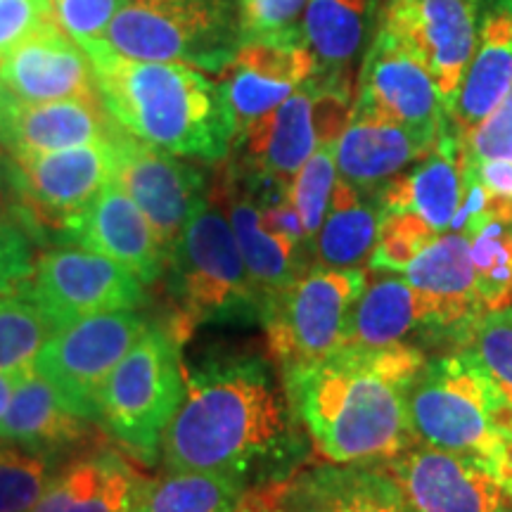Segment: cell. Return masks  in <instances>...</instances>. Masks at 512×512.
<instances>
[{"label":"cell","mask_w":512,"mask_h":512,"mask_svg":"<svg viewBox=\"0 0 512 512\" xmlns=\"http://www.w3.org/2000/svg\"><path fill=\"white\" fill-rule=\"evenodd\" d=\"M401 275L418 294L427 330L463 342L470 325L484 313L465 235L456 230L437 235Z\"/></svg>","instance_id":"e0dca14e"},{"label":"cell","mask_w":512,"mask_h":512,"mask_svg":"<svg viewBox=\"0 0 512 512\" xmlns=\"http://www.w3.org/2000/svg\"><path fill=\"white\" fill-rule=\"evenodd\" d=\"M441 233L427 226L413 211L384 214L368 266L377 273H403L406 266Z\"/></svg>","instance_id":"8d00e7d4"},{"label":"cell","mask_w":512,"mask_h":512,"mask_svg":"<svg viewBox=\"0 0 512 512\" xmlns=\"http://www.w3.org/2000/svg\"><path fill=\"white\" fill-rule=\"evenodd\" d=\"M12 105H15V98H12V93L5 88V83L0 81V126H3V121L8 117Z\"/></svg>","instance_id":"c3c4849f"},{"label":"cell","mask_w":512,"mask_h":512,"mask_svg":"<svg viewBox=\"0 0 512 512\" xmlns=\"http://www.w3.org/2000/svg\"><path fill=\"white\" fill-rule=\"evenodd\" d=\"M143 484L131 460L91 448L57 467L34 512H136Z\"/></svg>","instance_id":"cb8c5ba5"},{"label":"cell","mask_w":512,"mask_h":512,"mask_svg":"<svg viewBox=\"0 0 512 512\" xmlns=\"http://www.w3.org/2000/svg\"><path fill=\"white\" fill-rule=\"evenodd\" d=\"M126 0H50L55 24L81 48L105 41L107 29Z\"/></svg>","instance_id":"f35d334b"},{"label":"cell","mask_w":512,"mask_h":512,"mask_svg":"<svg viewBox=\"0 0 512 512\" xmlns=\"http://www.w3.org/2000/svg\"><path fill=\"white\" fill-rule=\"evenodd\" d=\"M437 140L389 121L351 117L335 143L337 178L358 190L377 192L430 155Z\"/></svg>","instance_id":"484cf974"},{"label":"cell","mask_w":512,"mask_h":512,"mask_svg":"<svg viewBox=\"0 0 512 512\" xmlns=\"http://www.w3.org/2000/svg\"><path fill=\"white\" fill-rule=\"evenodd\" d=\"M105 41L131 60L221 74L240 48V0H126Z\"/></svg>","instance_id":"52a82bcc"},{"label":"cell","mask_w":512,"mask_h":512,"mask_svg":"<svg viewBox=\"0 0 512 512\" xmlns=\"http://www.w3.org/2000/svg\"><path fill=\"white\" fill-rule=\"evenodd\" d=\"M460 347L475 356L512 413V309L482 313L465 332Z\"/></svg>","instance_id":"836d02e7"},{"label":"cell","mask_w":512,"mask_h":512,"mask_svg":"<svg viewBox=\"0 0 512 512\" xmlns=\"http://www.w3.org/2000/svg\"><path fill=\"white\" fill-rule=\"evenodd\" d=\"M375 477V489H377V501H380V510L382 512H418L415 508H411L406 501H403L399 491L394 489L392 484L384 479L377 470H370Z\"/></svg>","instance_id":"f6af8a7d"},{"label":"cell","mask_w":512,"mask_h":512,"mask_svg":"<svg viewBox=\"0 0 512 512\" xmlns=\"http://www.w3.org/2000/svg\"><path fill=\"white\" fill-rule=\"evenodd\" d=\"M330 475L313 472L249 486L228 512H328Z\"/></svg>","instance_id":"d6a6232c"},{"label":"cell","mask_w":512,"mask_h":512,"mask_svg":"<svg viewBox=\"0 0 512 512\" xmlns=\"http://www.w3.org/2000/svg\"><path fill=\"white\" fill-rule=\"evenodd\" d=\"M83 50L102 105L121 131L183 159L221 162L228 155L235 119L221 83L181 62L131 60L107 41Z\"/></svg>","instance_id":"3957f363"},{"label":"cell","mask_w":512,"mask_h":512,"mask_svg":"<svg viewBox=\"0 0 512 512\" xmlns=\"http://www.w3.org/2000/svg\"><path fill=\"white\" fill-rule=\"evenodd\" d=\"M375 5L377 0H309L302 31L318 72L347 76L349 64L366 43Z\"/></svg>","instance_id":"f546056e"},{"label":"cell","mask_w":512,"mask_h":512,"mask_svg":"<svg viewBox=\"0 0 512 512\" xmlns=\"http://www.w3.org/2000/svg\"><path fill=\"white\" fill-rule=\"evenodd\" d=\"M53 332V323L24 290L0 297V373L19 375L34 368Z\"/></svg>","instance_id":"1f68e13d"},{"label":"cell","mask_w":512,"mask_h":512,"mask_svg":"<svg viewBox=\"0 0 512 512\" xmlns=\"http://www.w3.org/2000/svg\"><path fill=\"white\" fill-rule=\"evenodd\" d=\"M50 19V0H0V60Z\"/></svg>","instance_id":"b9f144b4"},{"label":"cell","mask_w":512,"mask_h":512,"mask_svg":"<svg viewBox=\"0 0 512 512\" xmlns=\"http://www.w3.org/2000/svg\"><path fill=\"white\" fill-rule=\"evenodd\" d=\"M512 86V0H482L470 62L448 107L460 136L475 133L498 110Z\"/></svg>","instance_id":"d6986e66"},{"label":"cell","mask_w":512,"mask_h":512,"mask_svg":"<svg viewBox=\"0 0 512 512\" xmlns=\"http://www.w3.org/2000/svg\"><path fill=\"white\" fill-rule=\"evenodd\" d=\"M140 311H112L57 328L38 354L34 370L69 411L98 422L107 377L147 328Z\"/></svg>","instance_id":"9c48e42d"},{"label":"cell","mask_w":512,"mask_h":512,"mask_svg":"<svg viewBox=\"0 0 512 512\" xmlns=\"http://www.w3.org/2000/svg\"><path fill=\"white\" fill-rule=\"evenodd\" d=\"M351 117L389 121L427 138H439L451 124L432 74L384 29L363 57Z\"/></svg>","instance_id":"7c38bea8"},{"label":"cell","mask_w":512,"mask_h":512,"mask_svg":"<svg viewBox=\"0 0 512 512\" xmlns=\"http://www.w3.org/2000/svg\"><path fill=\"white\" fill-rule=\"evenodd\" d=\"M501 477H503L505 486H508L510 494H512V420L508 425V448H505V465H503Z\"/></svg>","instance_id":"7dc6e473"},{"label":"cell","mask_w":512,"mask_h":512,"mask_svg":"<svg viewBox=\"0 0 512 512\" xmlns=\"http://www.w3.org/2000/svg\"><path fill=\"white\" fill-rule=\"evenodd\" d=\"M382 219L384 209L377 192L358 190L337 178L328 214L313 240V259L323 268L366 266L373 256Z\"/></svg>","instance_id":"83f0119b"},{"label":"cell","mask_w":512,"mask_h":512,"mask_svg":"<svg viewBox=\"0 0 512 512\" xmlns=\"http://www.w3.org/2000/svg\"><path fill=\"white\" fill-rule=\"evenodd\" d=\"M24 292L55 330L98 313L138 311L145 304V285L136 275L79 245L43 254Z\"/></svg>","instance_id":"30bf717a"},{"label":"cell","mask_w":512,"mask_h":512,"mask_svg":"<svg viewBox=\"0 0 512 512\" xmlns=\"http://www.w3.org/2000/svg\"><path fill=\"white\" fill-rule=\"evenodd\" d=\"M420 328H427V316L408 280L401 273L368 271V283L351 306L344 347L408 344Z\"/></svg>","instance_id":"4316f807"},{"label":"cell","mask_w":512,"mask_h":512,"mask_svg":"<svg viewBox=\"0 0 512 512\" xmlns=\"http://www.w3.org/2000/svg\"><path fill=\"white\" fill-rule=\"evenodd\" d=\"M233 143L245 155L249 174L285 185L290 183L313 152L325 145L313 107L311 79L273 112L252 121Z\"/></svg>","instance_id":"7402d4cb"},{"label":"cell","mask_w":512,"mask_h":512,"mask_svg":"<svg viewBox=\"0 0 512 512\" xmlns=\"http://www.w3.org/2000/svg\"><path fill=\"white\" fill-rule=\"evenodd\" d=\"M221 200L228 202L226 216L264 311L275 294L283 292L304 273L306 249L297 240L268 226L261 214L259 195L247 176L242 183L228 181L223 185Z\"/></svg>","instance_id":"d4e9b609"},{"label":"cell","mask_w":512,"mask_h":512,"mask_svg":"<svg viewBox=\"0 0 512 512\" xmlns=\"http://www.w3.org/2000/svg\"><path fill=\"white\" fill-rule=\"evenodd\" d=\"M0 81L17 102L100 100L91 57L55 19L0 60Z\"/></svg>","instance_id":"2e32d148"},{"label":"cell","mask_w":512,"mask_h":512,"mask_svg":"<svg viewBox=\"0 0 512 512\" xmlns=\"http://www.w3.org/2000/svg\"><path fill=\"white\" fill-rule=\"evenodd\" d=\"M467 166L475 171L477 181L482 183V188L489 195L503 197V200L512 202V157L486 159V162H472V159H467Z\"/></svg>","instance_id":"ee69618b"},{"label":"cell","mask_w":512,"mask_h":512,"mask_svg":"<svg viewBox=\"0 0 512 512\" xmlns=\"http://www.w3.org/2000/svg\"><path fill=\"white\" fill-rule=\"evenodd\" d=\"M114 181L152 223L166 256L192 209L207 197V176L200 166L147 145L126 131L117 138Z\"/></svg>","instance_id":"5bb4252c"},{"label":"cell","mask_w":512,"mask_h":512,"mask_svg":"<svg viewBox=\"0 0 512 512\" xmlns=\"http://www.w3.org/2000/svg\"><path fill=\"white\" fill-rule=\"evenodd\" d=\"M309 0H240V43H306Z\"/></svg>","instance_id":"74e56055"},{"label":"cell","mask_w":512,"mask_h":512,"mask_svg":"<svg viewBox=\"0 0 512 512\" xmlns=\"http://www.w3.org/2000/svg\"><path fill=\"white\" fill-rule=\"evenodd\" d=\"M8 147H5V143H3V138H0V171H3V166H5V159H8Z\"/></svg>","instance_id":"681fc988"},{"label":"cell","mask_w":512,"mask_h":512,"mask_svg":"<svg viewBox=\"0 0 512 512\" xmlns=\"http://www.w3.org/2000/svg\"><path fill=\"white\" fill-rule=\"evenodd\" d=\"M34 268V249L24 230L0 221V297L27 290Z\"/></svg>","instance_id":"ab89813d"},{"label":"cell","mask_w":512,"mask_h":512,"mask_svg":"<svg viewBox=\"0 0 512 512\" xmlns=\"http://www.w3.org/2000/svg\"><path fill=\"white\" fill-rule=\"evenodd\" d=\"M418 512H512V494L494 467L413 444L375 467Z\"/></svg>","instance_id":"8fae6325"},{"label":"cell","mask_w":512,"mask_h":512,"mask_svg":"<svg viewBox=\"0 0 512 512\" xmlns=\"http://www.w3.org/2000/svg\"><path fill=\"white\" fill-rule=\"evenodd\" d=\"M463 233L470 247L477 297L484 313L512 304V202L486 192L484 207L467 219Z\"/></svg>","instance_id":"f1b7e54d"},{"label":"cell","mask_w":512,"mask_h":512,"mask_svg":"<svg viewBox=\"0 0 512 512\" xmlns=\"http://www.w3.org/2000/svg\"><path fill=\"white\" fill-rule=\"evenodd\" d=\"M368 283L363 268L304 271L261 311L268 354L280 375L323 361L344 347L351 306Z\"/></svg>","instance_id":"ba28073f"},{"label":"cell","mask_w":512,"mask_h":512,"mask_svg":"<svg viewBox=\"0 0 512 512\" xmlns=\"http://www.w3.org/2000/svg\"><path fill=\"white\" fill-rule=\"evenodd\" d=\"M183 344L171 323H150L102 387L100 427L147 465L162 456L166 427L183 401Z\"/></svg>","instance_id":"8992f818"},{"label":"cell","mask_w":512,"mask_h":512,"mask_svg":"<svg viewBox=\"0 0 512 512\" xmlns=\"http://www.w3.org/2000/svg\"><path fill=\"white\" fill-rule=\"evenodd\" d=\"M427 356L413 344L342 347L280 375L294 418L332 465L384 463L418 444L408 392Z\"/></svg>","instance_id":"7a4b0ae2"},{"label":"cell","mask_w":512,"mask_h":512,"mask_svg":"<svg viewBox=\"0 0 512 512\" xmlns=\"http://www.w3.org/2000/svg\"><path fill=\"white\" fill-rule=\"evenodd\" d=\"M55 472V460L0 441V512H34Z\"/></svg>","instance_id":"d590c367"},{"label":"cell","mask_w":512,"mask_h":512,"mask_svg":"<svg viewBox=\"0 0 512 512\" xmlns=\"http://www.w3.org/2000/svg\"><path fill=\"white\" fill-rule=\"evenodd\" d=\"M306 439L273 363L223 354L185 366V392L166 427V470L216 472L249 486L294 475Z\"/></svg>","instance_id":"6da1fadb"},{"label":"cell","mask_w":512,"mask_h":512,"mask_svg":"<svg viewBox=\"0 0 512 512\" xmlns=\"http://www.w3.org/2000/svg\"><path fill=\"white\" fill-rule=\"evenodd\" d=\"M249 489L240 477L197 470H166L145 479L136 512H228Z\"/></svg>","instance_id":"4dcf8cb0"},{"label":"cell","mask_w":512,"mask_h":512,"mask_svg":"<svg viewBox=\"0 0 512 512\" xmlns=\"http://www.w3.org/2000/svg\"><path fill=\"white\" fill-rule=\"evenodd\" d=\"M328 512H382L373 472L330 477Z\"/></svg>","instance_id":"7bdbcfd3"},{"label":"cell","mask_w":512,"mask_h":512,"mask_svg":"<svg viewBox=\"0 0 512 512\" xmlns=\"http://www.w3.org/2000/svg\"><path fill=\"white\" fill-rule=\"evenodd\" d=\"M15 382H17V375L0 373V425H3L5 415H8L12 392H15Z\"/></svg>","instance_id":"bcb514c9"},{"label":"cell","mask_w":512,"mask_h":512,"mask_svg":"<svg viewBox=\"0 0 512 512\" xmlns=\"http://www.w3.org/2000/svg\"><path fill=\"white\" fill-rule=\"evenodd\" d=\"M119 133L110 140L48 155L12 157L15 183L34 211L64 228L114 181Z\"/></svg>","instance_id":"9a60e30c"},{"label":"cell","mask_w":512,"mask_h":512,"mask_svg":"<svg viewBox=\"0 0 512 512\" xmlns=\"http://www.w3.org/2000/svg\"><path fill=\"white\" fill-rule=\"evenodd\" d=\"M166 268L169 294L176 304L171 325L183 342L207 323L261 320L259 294L214 192H207L192 209L169 249Z\"/></svg>","instance_id":"5b68a950"},{"label":"cell","mask_w":512,"mask_h":512,"mask_svg":"<svg viewBox=\"0 0 512 512\" xmlns=\"http://www.w3.org/2000/svg\"><path fill=\"white\" fill-rule=\"evenodd\" d=\"M337 183V166H335V145H323L313 152V157L302 169L294 174L287 183V202L302 223L306 245L309 252L313 249L320 226H323L325 214H328L332 188Z\"/></svg>","instance_id":"e575fe53"},{"label":"cell","mask_w":512,"mask_h":512,"mask_svg":"<svg viewBox=\"0 0 512 512\" xmlns=\"http://www.w3.org/2000/svg\"><path fill=\"white\" fill-rule=\"evenodd\" d=\"M121 128L102 100L17 102L0 126L10 157L48 155L117 136Z\"/></svg>","instance_id":"603a6c76"},{"label":"cell","mask_w":512,"mask_h":512,"mask_svg":"<svg viewBox=\"0 0 512 512\" xmlns=\"http://www.w3.org/2000/svg\"><path fill=\"white\" fill-rule=\"evenodd\" d=\"M482 0H384L380 29L432 74L446 112L475 50Z\"/></svg>","instance_id":"4fadbf2b"},{"label":"cell","mask_w":512,"mask_h":512,"mask_svg":"<svg viewBox=\"0 0 512 512\" xmlns=\"http://www.w3.org/2000/svg\"><path fill=\"white\" fill-rule=\"evenodd\" d=\"M512 413L482 366L460 347L427 358L408 392V422L422 446L479 460L501 475Z\"/></svg>","instance_id":"277c9868"},{"label":"cell","mask_w":512,"mask_h":512,"mask_svg":"<svg viewBox=\"0 0 512 512\" xmlns=\"http://www.w3.org/2000/svg\"><path fill=\"white\" fill-rule=\"evenodd\" d=\"M0 441L50 460L79 456L95 448L93 420L64 406L55 389L34 368L17 375L8 415L0 425Z\"/></svg>","instance_id":"44dd1931"},{"label":"cell","mask_w":512,"mask_h":512,"mask_svg":"<svg viewBox=\"0 0 512 512\" xmlns=\"http://www.w3.org/2000/svg\"><path fill=\"white\" fill-rule=\"evenodd\" d=\"M465 197V143L448 124L437 145L418 164L377 190L384 214L413 211L434 233H448Z\"/></svg>","instance_id":"ffe728a7"},{"label":"cell","mask_w":512,"mask_h":512,"mask_svg":"<svg viewBox=\"0 0 512 512\" xmlns=\"http://www.w3.org/2000/svg\"><path fill=\"white\" fill-rule=\"evenodd\" d=\"M62 230L79 247L128 268L143 285L162 278L166 249L152 223L117 181L107 183L100 195Z\"/></svg>","instance_id":"ac0fdd59"},{"label":"cell","mask_w":512,"mask_h":512,"mask_svg":"<svg viewBox=\"0 0 512 512\" xmlns=\"http://www.w3.org/2000/svg\"><path fill=\"white\" fill-rule=\"evenodd\" d=\"M463 143L465 155L472 162L512 157V86L498 110L475 133L463 138Z\"/></svg>","instance_id":"60d3db41"}]
</instances>
